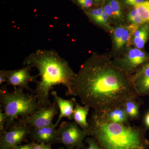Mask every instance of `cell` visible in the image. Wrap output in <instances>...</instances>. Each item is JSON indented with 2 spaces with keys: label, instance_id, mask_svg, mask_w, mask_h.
<instances>
[{
  "label": "cell",
  "instance_id": "6da1fadb",
  "mask_svg": "<svg viewBox=\"0 0 149 149\" xmlns=\"http://www.w3.org/2000/svg\"><path fill=\"white\" fill-rule=\"evenodd\" d=\"M84 105L103 113L123 107L137 99L132 75L120 69L108 56L94 54L82 65L71 87Z\"/></svg>",
  "mask_w": 149,
  "mask_h": 149
},
{
  "label": "cell",
  "instance_id": "7a4b0ae2",
  "mask_svg": "<svg viewBox=\"0 0 149 149\" xmlns=\"http://www.w3.org/2000/svg\"><path fill=\"white\" fill-rule=\"evenodd\" d=\"M23 64L35 67L41 77L37 82L34 94L39 109L52 104L50 93L54 87L62 85L67 88L66 95H73L71 87L76 73L68 62L53 50L38 49L24 58Z\"/></svg>",
  "mask_w": 149,
  "mask_h": 149
},
{
  "label": "cell",
  "instance_id": "3957f363",
  "mask_svg": "<svg viewBox=\"0 0 149 149\" xmlns=\"http://www.w3.org/2000/svg\"><path fill=\"white\" fill-rule=\"evenodd\" d=\"M88 123V136L102 149H148L149 146L146 130L142 127L109 122L94 111Z\"/></svg>",
  "mask_w": 149,
  "mask_h": 149
},
{
  "label": "cell",
  "instance_id": "277c9868",
  "mask_svg": "<svg viewBox=\"0 0 149 149\" xmlns=\"http://www.w3.org/2000/svg\"><path fill=\"white\" fill-rule=\"evenodd\" d=\"M7 89L0 90L1 107L6 115L7 121L6 130L10 128L19 116L24 118L39 109L37 98L33 94L29 95L24 92V89L14 87V90L9 92Z\"/></svg>",
  "mask_w": 149,
  "mask_h": 149
},
{
  "label": "cell",
  "instance_id": "5b68a950",
  "mask_svg": "<svg viewBox=\"0 0 149 149\" xmlns=\"http://www.w3.org/2000/svg\"><path fill=\"white\" fill-rule=\"evenodd\" d=\"M79 126L75 121L62 122L57 129V143L63 144L68 149L83 148L88 132Z\"/></svg>",
  "mask_w": 149,
  "mask_h": 149
},
{
  "label": "cell",
  "instance_id": "8992f818",
  "mask_svg": "<svg viewBox=\"0 0 149 149\" xmlns=\"http://www.w3.org/2000/svg\"><path fill=\"white\" fill-rule=\"evenodd\" d=\"M58 108L57 104L54 102L49 106L39 109L27 117L15 121L10 128L12 126H29L31 128H38L52 125L54 117L58 114Z\"/></svg>",
  "mask_w": 149,
  "mask_h": 149
},
{
  "label": "cell",
  "instance_id": "52a82bcc",
  "mask_svg": "<svg viewBox=\"0 0 149 149\" xmlns=\"http://www.w3.org/2000/svg\"><path fill=\"white\" fill-rule=\"evenodd\" d=\"M149 60V55L141 49L130 47L123 57L114 63L120 69L130 75L135 72L142 64Z\"/></svg>",
  "mask_w": 149,
  "mask_h": 149
},
{
  "label": "cell",
  "instance_id": "ba28073f",
  "mask_svg": "<svg viewBox=\"0 0 149 149\" xmlns=\"http://www.w3.org/2000/svg\"><path fill=\"white\" fill-rule=\"evenodd\" d=\"M31 128L29 126H12L0 134V149H13L27 142Z\"/></svg>",
  "mask_w": 149,
  "mask_h": 149
},
{
  "label": "cell",
  "instance_id": "9c48e42d",
  "mask_svg": "<svg viewBox=\"0 0 149 149\" xmlns=\"http://www.w3.org/2000/svg\"><path fill=\"white\" fill-rule=\"evenodd\" d=\"M32 68L30 65H25L21 69L6 70L7 84L32 92L29 83L31 82L37 83V78L38 76L31 75L30 70Z\"/></svg>",
  "mask_w": 149,
  "mask_h": 149
},
{
  "label": "cell",
  "instance_id": "30bf717a",
  "mask_svg": "<svg viewBox=\"0 0 149 149\" xmlns=\"http://www.w3.org/2000/svg\"><path fill=\"white\" fill-rule=\"evenodd\" d=\"M140 26L130 24L128 26L121 25L113 28V40L114 50L119 52L125 47L132 45L133 35Z\"/></svg>",
  "mask_w": 149,
  "mask_h": 149
},
{
  "label": "cell",
  "instance_id": "8fae6325",
  "mask_svg": "<svg viewBox=\"0 0 149 149\" xmlns=\"http://www.w3.org/2000/svg\"><path fill=\"white\" fill-rule=\"evenodd\" d=\"M55 124L38 128H31L29 136L32 142L52 144L57 143V130Z\"/></svg>",
  "mask_w": 149,
  "mask_h": 149
},
{
  "label": "cell",
  "instance_id": "7c38bea8",
  "mask_svg": "<svg viewBox=\"0 0 149 149\" xmlns=\"http://www.w3.org/2000/svg\"><path fill=\"white\" fill-rule=\"evenodd\" d=\"M51 95L54 97L55 102L57 104L60 110L58 118L56 122V126H58L62 118L65 117L70 120L73 119V114L74 108V102L71 98L66 100L61 97L55 91L51 92Z\"/></svg>",
  "mask_w": 149,
  "mask_h": 149
},
{
  "label": "cell",
  "instance_id": "4fadbf2b",
  "mask_svg": "<svg viewBox=\"0 0 149 149\" xmlns=\"http://www.w3.org/2000/svg\"><path fill=\"white\" fill-rule=\"evenodd\" d=\"M87 15L95 24L103 27L109 32H113V28L111 25V19L107 15L103 8H99L86 12Z\"/></svg>",
  "mask_w": 149,
  "mask_h": 149
},
{
  "label": "cell",
  "instance_id": "5bb4252c",
  "mask_svg": "<svg viewBox=\"0 0 149 149\" xmlns=\"http://www.w3.org/2000/svg\"><path fill=\"white\" fill-rule=\"evenodd\" d=\"M74 102V108L73 118L74 121L83 130H88L89 124L87 121V117L90 111V107L88 106H82L77 103L76 99L72 98Z\"/></svg>",
  "mask_w": 149,
  "mask_h": 149
},
{
  "label": "cell",
  "instance_id": "9a60e30c",
  "mask_svg": "<svg viewBox=\"0 0 149 149\" xmlns=\"http://www.w3.org/2000/svg\"><path fill=\"white\" fill-rule=\"evenodd\" d=\"M106 120L113 123L129 124V119L123 107L113 109L103 113H98Z\"/></svg>",
  "mask_w": 149,
  "mask_h": 149
},
{
  "label": "cell",
  "instance_id": "2e32d148",
  "mask_svg": "<svg viewBox=\"0 0 149 149\" xmlns=\"http://www.w3.org/2000/svg\"><path fill=\"white\" fill-rule=\"evenodd\" d=\"M149 37V22L141 25L133 35L132 45L135 47L143 49Z\"/></svg>",
  "mask_w": 149,
  "mask_h": 149
},
{
  "label": "cell",
  "instance_id": "e0dca14e",
  "mask_svg": "<svg viewBox=\"0 0 149 149\" xmlns=\"http://www.w3.org/2000/svg\"><path fill=\"white\" fill-rule=\"evenodd\" d=\"M137 99L127 101L123 106V109L129 120H135L140 117V107L141 102L137 101Z\"/></svg>",
  "mask_w": 149,
  "mask_h": 149
},
{
  "label": "cell",
  "instance_id": "ac0fdd59",
  "mask_svg": "<svg viewBox=\"0 0 149 149\" xmlns=\"http://www.w3.org/2000/svg\"><path fill=\"white\" fill-rule=\"evenodd\" d=\"M133 82L139 96L149 95V77H141Z\"/></svg>",
  "mask_w": 149,
  "mask_h": 149
},
{
  "label": "cell",
  "instance_id": "d6986e66",
  "mask_svg": "<svg viewBox=\"0 0 149 149\" xmlns=\"http://www.w3.org/2000/svg\"><path fill=\"white\" fill-rule=\"evenodd\" d=\"M115 16L116 21L123 22L124 21L123 9L120 2L118 0H108Z\"/></svg>",
  "mask_w": 149,
  "mask_h": 149
},
{
  "label": "cell",
  "instance_id": "ffe728a7",
  "mask_svg": "<svg viewBox=\"0 0 149 149\" xmlns=\"http://www.w3.org/2000/svg\"><path fill=\"white\" fill-rule=\"evenodd\" d=\"M146 23L149 22V0H146L134 6Z\"/></svg>",
  "mask_w": 149,
  "mask_h": 149
},
{
  "label": "cell",
  "instance_id": "44dd1931",
  "mask_svg": "<svg viewBox=\"0 0 149 149\" xmlns=\"http://www.w3.org/2000/svg\"><path fill=\"white\" fill-rule=\"evenodd\" d=\"M127 17V19L131 24L140 26L146 23L140 16L138 10L135 8L129 12Z\"/></svg>",
  "mask_w": 149,
  "mask_h": 149
},
{
  "label": "cell",
  "instance_id": "7402d4cb",
  "mask_svg": "<svg viewBox=\"0 0 149 149\" xmlns=\"http://www.w3.org/2000/svg\"><path fill=\"white\" fill-rule=\"evenodd\" d=\"M132 76L133 81L141 77H149V61L141 66Z\"/></svg>",
  "mask_w": 149,
  "mask_h": 149
},
{
  "label": "cell",
  "instance_id": "603a6c76",
  "mask_svg": "<svg viewBox=\"0 0 149 149\" xmlns=\"http://www.w3.org/2000/svg\"><path fill=\"white\" fill-rule=\"evenodd\" d=\"M7 121V117L6 115L3 110L0 109V134H2L6 131V125Z\"/></svg>",
  "mask_w": 149,
  "mask_h": 149
},
{
  "label": "cell",
  "instance_id": "cb8c5ba5",
  "mask_svg": "<svg viewBox=\"0 0 149 149\" xmlns=\"http://www.w3.org/2000/svg\"><path fill=\"white\" fill-rule=\"evenodd\" d=\"M78 4L84 9H88L93 6V0H76Z\"/></svg>",
  "mask_w": 149,
  "mask_h": 149
},
{
  "label": "cell",
  "instance_id": "d4e9b609",
  "mask_svg": "<svg viewBox=\"0 0 149 149\" xmlns=\"http://www.w3.org/2000/svg\"><path fill=\"white\" fill-rule=\"evenodd\" d=\"M103 9L105 13L107 14V15H108L111 19H113V20H116V19L115 16L112 10L111 7L109 3L108 2L103 7Z\"/></svg>",
  "mask_w": 149,
  "mask_h": 149
},
{
  "label": "cell",
  "instance_id": "484cf974",
  "mask_svg": "<svg viewBox=\"0 0 149 149\" xmlns=\"http://www.w3.org/2000/svg\"><path fill=\"white\" fill-rule=\"evenodd\" d=\"M86 142L88 145L86 149H102L95 140L93 138H88L86 139Z\"/></svg>",
  "mask_w": 149,
  "mask_h": 149
},
{
  "label": "cell",
  "instance_id": "4316f807",
  "mask_svg": "<svg viewBox=\"0 0 149 149\" xmlns=\"http://www.w3.org/2000/svg\"><path fill=\"white\" fill-rule=\"evenodd\" d=\"M51 144L40 143L33 142V149H53Z\"/></svg>",
  "mask_w": 149,
  "mask_h": 149
},
{
  "label": "cell",
  "instance_id": "83f0119b",
  "mask_svg": "<svg viewBox=\"0 0 149 149\" xmlns=\"http://www.w3.org/2000/svg\"><path fill=\"white\" fill-rule=\"evenodd\" d=\"M146 1V0H124V2L128 5L133 6L134 7Z\"/></svg>",
  "mask_w": 149,
  "mask_h": 149
},
{
  "label": "cell",
  "instance_id": "f1b7e54d",
  "mask_svg": "<svg viewBox=\"0 0 149 149\" xmlns=\"http://www.w3.org/2000/svg\"><path fill=\"white\" fill-rule=\"evenodd\" d=\"M6 70H2L0 71V85L4 82L7 81V77L6 71Z\"/></svg>",
  "mask_w": 149,
  "mask_h": 149
},
{
  "label": "cell",
  "instance_id": "f546056e",
  "mask_svg": "<svg viewBox=\"0 0 149 149\" xmlns=\"http://www.w3.org/2000/svg\"><path fill=\"white\" fill-rule=\"evenodd\" d=\"M13 149H33V142L24 145H19Z\"/></svg>",
  "mask_w": 149,
  "mask_h": 149
},
{
  "label": "cell",
  "instance_id": "4dcf8cb0",
  "mask_svg": "<svg viewBox=\"0 0 149 149\" xmlns=\"http://www.w3.org/2000/svg\"><path fill=\"white\" fill-rule=\"evenodd\" d=\"M144 123L146 126L149 128V112L146 114L144 118Z\"/></svg>",
  "mask_w": 149,
  "mask_h": 149
},
{
  "label": "cell",
  "instance_id": "1f68e13d",
  "mask_svg": "<svg viewBox=\"0 0 149 149\" xmlns=\"http://www.w3.org/2000/svg\"><path fill=\"white\" fill-rule=\"evenodd\" d=\"M94 2L96 3H99L102 1V0H93Z\"/></svg>",
  "mask_w": 149,
  "mask_h": 149
},
{
  "label": "cell",
  "instance_id": "d6a6232c",
  "mask_svg": "<svg viewBox=\"0 0 149 149\" xmlns=\"http://www.w3.org/2000/svg\"><path fill=\"white\" fill-rule=\"evenodd\" d=\"M58 149H65L64 148H63V147H60V148H59ZM70 149H80L78 148H75Z\"/></svg>",
  "mask_w": 149,
  "mask_h": 149
}]
</instances>
